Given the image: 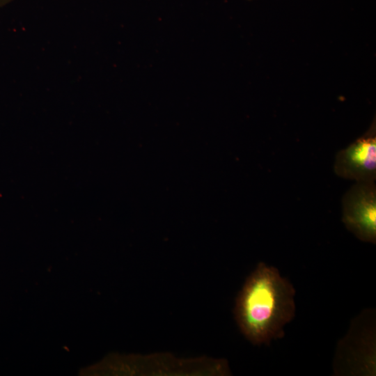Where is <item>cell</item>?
I'll return each instance as SVG.
<instances>
[{"label": "cell", "instance_id": "2", "mask_svg": "<svg viewBox=\"0 0 376 376\" xmlns=\"http://www.w3.org/2000/svg\"><path fill=\"white\" fill-rule=\"evenodd\" d=\"M342 221L359 240L376 242V186L375 182H356L342 200Z\"/></svg>", "mask_w": 376, "mask_h": 376}, {"label": "cell", "instance_id": "1", "mask_svg": "<svg viewBox=\"0 0 376 376\" xmlns=\"http://www.w3.org/2000/svg\"><path fill=\"white\" fill-rule=\"evenodd\" d=\"M295 295L277 269L260 263L236 299L235 317L244 336L255 345L282 338L295 315Z\"/></svg>", "mask_w": 376, "mask_h": 376}, {"label": "cell", "instance_id": "3", "mask_svg": "<svg viewBox=\"0 0 376 376\" xmlns=\"http://www.w3.org/2000/svg\"><path fill=\"white\" fill-rule=\"evenodd\" d=\"M334 170L338 176L344 179L357 182L375 181V119L363 135L337 152Z\"/></svg>", "mask_w": 376, "mask_h": 376}, {"label": "cell", "instance_id": "4", "mask_svg": "<svg viewBox=\"0 0 376 376\" xmlns=\"http://www.w3.org/2000/svg\"><path fill=\"white\" fill-rule=\"evenodd\" d=\"M13 0H0V7H2L10 2H11Z\"/></svg>", "mask_w": 376, "mask_h": 376}]
</instances>
